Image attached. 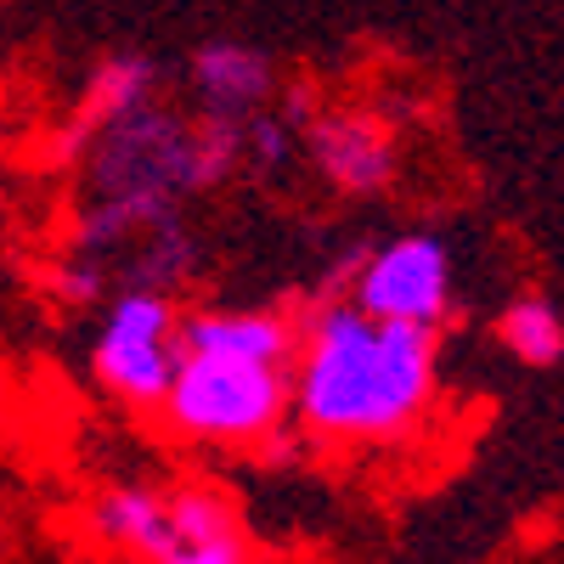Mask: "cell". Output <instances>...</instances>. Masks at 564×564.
<instances>
[{
  "instance_id": "6da1fadb",
  "label": "cell",
  "mask_w": 564,
  "mask_h": 564,
  "mask_svg": "<svg viewBox=\"0 0 564 564\" xmlns=\"http://www.w3.org/2000/svg\"><path fill=\"white\" fill-rule=\"evenodd\" d=\"M441 395V334L372 322L350 300H322L294 334L289 417L316 441H401Z\"/></svg>"
},
{
  "instance_id": "7a4b0ae2",
  "label": "cell",
  "mask_w": 564,
  "mask_h": 564,
  "mask_svg": "<svg viewBox=\"0 0 564 564\" xmlns=\"http://www.w3.org/2000/svg\"><path fill=\"white\" fill-rule=\"evenodd\" d=\"M85 198H135L181 209L243 170V119L170 113L148 102L85 141Z\"/></svg>"
},
{
  "instance_id": "3957f363",
  "label": "cell",
  "mask_w": 564,
  "mask_h": 564,
  "mask_svg": "<svg viewBox=\"0 0 564 564\" xmlns=\"http://www.w3.org/2000/svg\"><path fill=\"white\" fill-rule=\"evenodd\" d=\"M90 536L135 564H254V536L220 486H102L90 497Z\"/></svg>"
},
{
  "instance_id": "277c9868",
  "label": "cell",
  "mask_w": 564,
  "mask_h": 564,
  "mask_svg": "<svg viewBox=\"0 0 564 564\" xmlns=\"http://www.w3.org/2000/svg\"><path fill=\"white\" fill-rule=\"evenodd\" d=\"M159 417L198 446H265L289 423V367L181 356Z\"/></svg>"
},
{
  "instance_id": "5b68a950",
  "label": "cell",
  "mask_w": 564,
  "mask_h": 564,
  "mask_svg": "<svg viewBox=\"0 0 564 564\" xmlns=\"http://www.w3.org/2000/svg\"><path fill=\"white\" fill-rule=\"evenodd\" d=\"M181 311L148 289H113L90 339V379L130 412H159L181 367Z\"/></svg>"
},
{
  "instance_id": "8992f818",
  "label": "cell",
  "mask_w": 564,
  "mask_h": 564,
  "mask_svg": "<svg viewBox=\"0 0 564 564\" xmlns=\"http://www.w3.org/2000/svg\"><path fill=\"white\" fill-rule=\"evenodd\" d=\"M372 322L430 327L441 334L457 305V260L452 243L435 231H395L379 249H367L345 265V294Z\"/></svg>"
},
{
  "instance_id": "52a82bcc",
  "label": "cell",
  "mask_w": 564,
  "mask_h": 564,
  "mask_svg": "<svg viewBox=\"0 0 564 564\" xmlns=\"http://www.w3.org/2000/svg\"><path fill=\"white\" fill-rule=\"evenodd\" d=\"M300 148L311 153L316 175L345 198H379L401 175V148L390 119L372 108H316Z\"/></svg>"
},
{
  "instance_id": "ba28073f",
  "label": "cell",
  "mask_w": 564,
  "mask_h": 564,
  "mask_svg": "<svg viewBox=\"0 0 564 564\" xmlns=\"http://www.w3.org/2000/svg\"><path fill=\"white\" fill-rule=\"evenodd\" d=\"M300 322L271 305H204L181 316L175 339L181 356H220V361H260V367H289Z\"/></svg>"
},
{
  "instance_id": "9c48e42d",
  "label": "cell",
  "mask_w": 564,
  "mask_h": 564,
  "mask_svg": "<svg viewBox=\"0 0 564 564\" xmlns=\"http://www.w3.org/2000/svg\"><path fill=\"white\" fill-rule=\"evenodd\" d=\"M186 79H193L198 113H220V119H249L276 97V63L249 40H204L186 57Z\"/></svg>"
},
{
  "instance_id": "30bf717a",
  "label": "cell",
  "mask_w": 564,
  "mask_h": 564,
  "mask_svg": "<svg viewBox=\"0 0 564 564\" xmlns=\"http://www.w3.org/2000/svg\"><path fill=\"white\" fill-rule=\"evenodd\" d=\"M148 102H159V63L148 52H108L97 68H90L79 102H74V119L63 130V153L79 159L85 141L97 135V130L141 113Z\"/></svg>"
},
{
  "instance_id": "8fae6325",
  "label": "cell",
  "mask_w": 564,
  "mask_h": 564,
  "mask_svg": "<svg viewBox=\"0 0 564 564\" xmlns=\"http://www.w3.org/2000/svg\"><path fill=\"white\" fill-rule=\"evenodd\" d=\"M198 271H204V243L181 215L153 226L148 238H135L108 265V276L119 282V289H148V294H164V300H175L186 282H198Z\"/></svg>"
},
{
  "instance_id": "7c38bea8",
  "label": "cell",
  "mask_w": 564,
  "mask_h": 564,
  "mask_svg": "<svg viewBox=\"0 0 564 564\" xmlns=\"http://www.w3.org/2000/svg\"><path fill=\"white\" fill-rule=\"evenodd\" d=\"M497 339L513 361H525V367H558V356H564V311L553 305V294H520V300L502 305Z\"/></svg>"
},
{
  "instance_id": "4fadbf2b",
  "label": "cell",
  "mask_w": 564,
  "mask_h": 564,
  "mask_svg": "<svg viewBox=\"0 0 564 564\" xmlns=\"http://www.w3.org/2000/svg\"><path fill=\"white\" fill-rule=\"evenodd\" d=\"M294 153H300V130L282 119L271 102H265L260 113L243 119V170H265V175H276V170H289V164H294Z\"/></svg>"
},
{
  "instance_id": "5bb4252c",
  "label": "cell",
  "mask_w": 564,
  "mask_h": 564,
  "mask_svg": "<svg viewBox=\"0 0 564 564\" xmlns=\"http://www.w3.org/2000/svg\"><path fill=\"white\" fill-rule=\"evenodd\" d=\"M52 294H57L63 305H102V300L113 294V276H108L102 260L68 249V254L52 265Z\"/></svg>"
}]
</instances>
